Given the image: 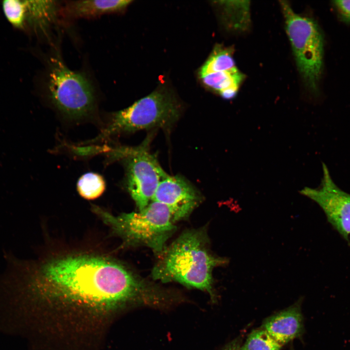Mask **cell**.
<instances>
[{
    "mask_svg": "<svg viewBox=\"0 0 350 350\" xmlns=\"http://www.w3.org/2000/svg\"><path fill=\"white\" fill-rule=\"evenodd\" d=\"M332 2L341 20L345 23H350V0H337Z\"/></svg>",
    "mask_w": 350,
    "mask_h": 350,
    "instance_id": "ac0fdd59",
    "label": "cell"
},
{
    "mask_svg": "<svg viewBox=\"0 0 350 350\" xmlns=\"http://www.w3.org/2000/svg\"><path fill=\"white\" fill-rule=\"evenodd\" d=\"M181 105L163 89H157L124 109L113 113L99 135L87 144L105 141L122 133L159 127L167 128L178 119Z\"/></svg>",
    "mask_w": 350,
    "mask_h": 350,
    "instance_id": "277c9868",
    "label": "cell"
},
{
    "mask_svg": "<svg viewBox=\"0 0 350 350\" xmlns=\"http://www.w3.org/2000/svg\"><path fill=\"white\" fill-rule=\"evenodd\" d=\"M280 4L299 73L309 89L315 93L323 67L322 35L314 20L295 13L286 1H280Z\"/></svg>",
    "mask_w": 350,
    "mask_h": 350,
    "instance_id": "5b68a950",
    "label": "cell"
},
{
    "mask_svg": "<svg viewBox=\"0 0 350 350\" xmlns=\"http://www.w3.org/2000/svg\"><path fill=\"white\" fill-rule=\"evenodd\" d=\"M300 192L316 202L324 211L329 222L348 240L350 236V194L336 185L325 164H323L320 187H305Z\"/></svg>",
    "mask_w": 350,
    "mask_h": 350,
    "instance_id": "ba28073f",
    "label": "cell"
},
{
    "mask_svg": "<svg viewBox=\"0 0 350 350\" xmlns=\"http://www.w3.org/2000/svg\"><path fill=\"white\" fill-rule=\"evenodd\" d=\"M201 198L198 191L186 179L168 175L160 182L152 201L167 206L175 223L188 218Z\"/></svg>",
    "mask_w": 350,
    "mask_h": 350,
    "instance_id": "9c48e42d",
    "label": "cell"
},
{
    "mask_svg": "<svg viewBox=\"0 0 350 350\" xmlns=\"http://www.w3.org/2000/svg\"><path fill=\"white\" fill-rule=\"evenodd\" d=\"M131 0H79L70 2L68 11L77 17H93L113 13L126 7Z\"/></svg>",
    "mask_w": 350,
    "mask_h": 350,
    "instance_id": "7c38bea8",
    "label": "cell"
},
{
    "mask_svg": "<svg viewBox=\"0 0 350 350\" xmlns=\"http://www.w3.org/2000/svg\"><path fill=\"white\" fill-rule=\"evenodd\" d=\"M1 7L6 18L13 27L18 29L24 28L27 19L25 0H3Z\"/></svg>",
    "mask_w": 350,
    "mask_h": 350,
    "instance_id": "2e32d148",
    "label": "cell"
},
{
    "mask_svg": "<svg viewBox=\"0 0 350 350\" xmlns=\"http://www.w3.org/2000/svg\"><path fill=\"white\" fill-rule=\"evenodd\" d=\"M241 346L239 339H236L227 345L223 350H240Z\"/></svg>",
    "mask_w": 350,
    "mask_h": 350,
    "instance_id": "d6986e66",
    "label": "cell"
},
{
    "mask_svg": "<svg viewBox=\"0 0 350 350\" xmlns=\"http://www.w3.org/2000/svg\"><path fill=\"white\" fill-rule=\"evenodd\" d=\"M48 88L52 103L65 118L79 121L91 116L95 97L91 85L82 74L70 70L58 57L52 60Z\"/></svg>",
    "mask_w": 350,
    "mask_h": 350,
    "instance_id": "8992f818",
    "label": "cell"
},
{
    "mask_svg": "<svg viewBox=\"0 0 350 350\" xmlns=\"http://www.w3.org/2000/svg\"><path fill=\"white\" fill-rule=\"evenodd\" d=\"M262 328L282 346L299 337L304 331L300 302L269 317Z\"/></svg>",
    "mask_w": 350,
    "mask_h": 350,
    "instance_id": "30bf717a",
    "label": "cell"
},
{
    "mask_svg": "<svg viewBox=\"0 0 350 350\" xmlns=\"http://www.w3.org/2000/svg\"><path fill=\"white\" fill-rule=\"evenodd\" d=\"M199 75L204 84L225 99H231L236 96L244 77L237 68L232 70H199Z\"/></svg>",
    "mask_w": 350,
    "mask_h": 350,
    "instance_id": "8fae6325",
    "label": "cell"
},
{
    "mask_svg": "<svg viewBox=\"0 0 350 350\" xmlns=\"http://www.w3.org/2000/svg\"><path fill=\"white\" fill-rule=\"evenodd\" d=\"M105 189V182L100 175L89 172L83 175L77 183V190L80 196L88 200L100 197Z\"/></svg>",
    "mask_w": 350,
    "mask_h": 350,
    "instance_id": "5bb4252c",
    "label": "cell"
},
{
    "mask_svg": "<svg viewBox=\"0 0 350 350\" xmlns=\"http://www.w3.org/2000/svg\"><path fill=\"white\" fill-rule=\"evenodd\" d=\"M5 259L6 285L37 299L109 310L127 304L151 306L157 297L155 282L104 254L65 251L26 260L9 252Z\"/></svg>",
    "mask_w": 350,
    "mask_h": 350,
    "instance_id": "6da1fadb",
    "label": "cell"
},
{
    "mask_svg": "<svg viewBox=\"0 0 350 350\" xmlns=\"http://www.w3.org/2000/svg\"><path fill=\"white\" fill-rule=\"evenodd\" d=\"M282 346L262 328L252 331L240 350H281Z\"/></svg>",
    "mask_w": 350,
    "mask_h": 350,
    "instance_id": "9a60e30c",
    "label": "cell"
},
{
    "mask_svg": "<svg viewBox=\"0 0 350 350\" xmlns=\"http://www.w3.org/2000/svg\"><path fill=\"white\" fill-rule=\"evenodd\" d=\"M221 2L229 10L231 21L235 29L244 30L247 27L250 19L248 1H224Z\"/></svg>",
    "mask_w": 350,
    "mask_h": 350,
    "instance_id": "e0dca14e",
    "label": "cell"
},
{
    "mask_svg": "<svg viewBox=\"0 0 350 350\" xmlns=\"http://www.w3.org/2000/svg\"><path fill=\"white\" fill-rule=\"evenodd\" d=\"M158 256L151 272L155 280L177 282L207 292L215 302L212 271L228 262L211 252L206 228L187 229Z\"/></svg>",
    "mask_w": 350,
    "mask_h": 350,
    "instance_id": "7a4b0ae2",
    "label": "cell"
},
{
    "mask_svg": "<svg viewBox=\"0 0 350 350\" xmlns=\"http://www.w3.org/2000/svg\"><path fill=\"white\" fill-rule=\"evenodd\" d=\"M104 151L110 160L122 161L126 187L139 211L142 210L152 201L160 182L168 175L144 145L135 148L107 146Z\"/></svg>",
    "mask_w": 350,
    "mask_h": 350,
    "instance_id": "52a82bcc",
    "label": "cell"
},
{
    "mask_svg": "<svg viewBox=\"0 0 350 350\" xmlns=\"http://www.w3.org/2000/svg\"><path fill=\"white\" fill-rule=\"evenodd\" d=\"M27 7L26 23L41 26L52 19L55 12L54 1L25 0Z\"/></svg>",
    "mask_w": 350,
    "mask_h": 350,
    "instance_id": "4fadbf2b",
    "label": "cell"
},
{
    "mask_svg": "<svg viewBox=\"0 0 350 350\" xmlns=\"http://www.w3.org/2000/svg\"><path fill=\"white\" fill-rule=\"evenodd\" d=\"M93 210L124 244L148 247L157 255L176 230L169 208L157 201H151L141 211L117 216L97 206Z\"/></svg>",
    "mask_w": 350,
    "mask_h": 350,
    "instance_id": "3957f363",
    "label": "cell"
}]
</instances>
